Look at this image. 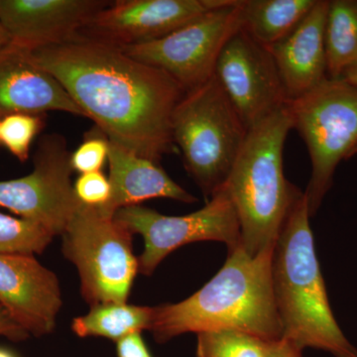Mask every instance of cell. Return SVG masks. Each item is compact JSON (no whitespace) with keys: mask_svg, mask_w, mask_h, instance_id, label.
Masks as SVG:
<instances>
[{"mask_svg":"<svg viewBox=\"0 0 357 357\" xmlns=\"http://www.w3.org/2000/svg\"><path fill=\"white\" fill-rule=\"evenodd\" d=\"M29 52L107 139L155 163L174 152L171 119L185 91L166 73L79 35Z\"/></svg>","mask_w":357,"mask_h":357,"instance_id":"cell-1","label":"cell"},{"mask_svg":"<svg viewBox=\"0 0 357 357\" xmlns=\"http://www.w3.org/2000/svg\"><path fill=\"white\" fill-rule=\"evenodd\" d=\"M274 246L255 256L241 245L229 250L222 269L198 292L182 302L157 306L150 331L156 342L218 330L239 331L270 342L281 340L283 328L272 282Z\"/></svg>","mask_w":357,"mask_h":357,"instance_id":"cell-2","label":"cell"},{"mask_svg":"<svg viewBox=\"0 0 357 357\" xmlns=\"http://www.w3.org/2000/svg\"><path fill=\"white\" fill-rule=\"evenodd\" d=\"M306 195L282 227L272 257L275 303L284 340L298 349H321L335 357H357L331 307L314 249Z\"/></svg>","mask_w":357,"mask_h":357,"instance_id":"cell-3","label":"cell"},{"mask_svg":"<svg viewBox=\"0 0 357 357\" xmlns=\"http://www.w3.org/2000/svg\"><path fill=\"white\" fill-rule=\"evenodd\" d=\"M291 129L287 105L249 129L225 184L241 225V245L250 256L275 245L304 194L284 175V145Z\"/></svg>","mask_w":357,"mask_h":357,"instance_id":"cell-4","label":"cell"},{"mask_svg":"<svg viewBox=\"0 0 357 357\" xmlns=\"http://www.w3.org/2000/svg\"><path fill=\"white\" fill-rule=\"evenodd\" d=\"M171 133L208 202L227 183L248 133L215 75L185 93L174 109Z\"/></svg>","mask_w":357,"mask_h":357,"instance_id":"cell-5","label":"cell"},{"mask_svg":"<svg viewBox=\"0 0 357 357\" xmlns=\"http://www.w3.org/2000/svg\"><path fill=\"white\" fill-rule=\"evenodd\" d=\"M294 129L306 143L312 173L305 195L314 217L333 183L340 162L357 154V86L326 79L288 102Z\"/></svg>","mask_w":357,"mask_h":357,"instance_id":"cell-6","label":"cell"},{"mask_svg":"<svg viewBox=\"0 0 357 357\" xmlns=\"http://www.w3.org/2000/svg\"><path fill=\"white\" fill-rule=\"evenodd\" d=\"M132 236L114 217L79 204L63 237V253L77 267L81 293L91 307L126 303L139 272Z\"/></svg>","mask_w":357,"mask_h":357,"instance_id":"cell-7","label":"cell"},{"mask_svg":"<svg viewBox=\"0 0 357 357\" xmlns=\"http://www.w3.org/2000/svg\"><path fill=\"white\" fill-rule=\"evenodd\" d=\"M241 27V0H230L162 38L119 48L134 60L166 73L188 93L215 75L220 51Z\"/></svg>","mask_w":357,"mask_h":357,"instance_id":"cell-8","label":"cell"},{"mask_svg":"<svg viewBox=\"0 0 357 357\" xmlns=\"http://www.w3.org/2000/svg\"><path fill=\"white\" fill-rule=\"evenodd\" d=\"M114 218L144 239L138 263L145 276L153 274L167 256L187 244L218 241L227 244L229 250L241 245V225L225 185L204 208L189 215L171 217L145 206H131L117 211Z\"/></svg>","mask_w":357,"mask_h":357,"instance_id":"cell-9","label":"cell"},{"mask_svg":"<svg viewBox=\"0 0 357 357\" xmlns=\"http://www.w3.org/2000/svg\"><path fill=\"white\" fill-rule=\"evenodd\" d=\"M65 140L43 138L29 175L0 182V208L43 227L52 236H62L79 208L70 183L72 166Z\"/></svg>","mask_w":357,"mask_h":357,"instance_id":"cell-10","label":"cell"},{"mask_svg":"<svg viewBox=\"0 0 357 357\" xmlns=\"http://www.w3.org/2000/svg\"><path fill=\"white\" fill-rule=\"evenodd\" d=\"M215 76L248 130L288 103L271 52L243 27L223 46Z\"/></svg>","mask_w":357,"mask_h":357,"instance_id":"cell-11","label":"cell"},{"mask_svg":"<svg viewBox=\"0 0 357 357\" xmlns=\"http://www.w3.org/2000/svg\"><path fill=\"white\" fill-rule=\"evenodd\" d=\"M230 0H119L96 13L79 36L114 46L162 38Z\"/></svg>","mask_w":357,"mask_h":357,"instance_id":"cell-12","label":"cell"},{"mask_svg":"<svg viewBox=\"0 0 357 357\" xmlns=\"http://www.w3.org/2000/svg\"><path fill=\"white\" fill-rule=\"evenodd\" d=\"M0 305L29 335H49L63 305L57 276L34 255L0 253Z\"/></svg>","mask_w":357,"mask_h":357,"instance_id":"cell-13","label":"cell"},{"mask_svg":"<svg viewBox=\"0 0 357 357\" xmlns=\"http://www.w3.org/2000/svg\"><path fill=\"white\" fill-rule=\"evenodd\" d=\"M109 4L102 0H0V22L11 43L32 50L74 38Z\"/></svg>","mask_w":357,"mask_h":357,"instance_id":"cell-14","label":"cell"},{"mask_svg":"<svg viewBox=\"0 0 357 357\" xmlns=\"http://www.w3.org/2000/svg\"><path fill=\"white\" fill-rule=\"evenodd\" d=\"M68 112L86 116L64 86L13 43L0 50V119L13 114Z\"/></svg>","mask_w":357,"mask_h":357,"instance_id":"cell-15","label":"cell"},{"mask_svg":"<svg viewBox=\"0 0 357 357\" xmlns=\"http://www.w3.org/2000/svg\"><path fill=\"white\" fill-rule=\"evenodd\" d=\"M328 0H318L304 20L269 50L288 102L306 95L328 79L326 22Z\"/></svg>","mask_w":357,"mask_h":357,"instance_id":"cell-16","label":"cell"},{"mask_svg":"<svg viewBox=\"0 0 357 357\" xmlns=\"http://www.w3.org/2000/svg\"><path fill=\"white\" fill-rule=\"evenodd\" d=\"M109 163L112 195L109 203L98 208L105 215L114 217L121 208L140 206V203L150 199H171L185 204L198 201L178 185L158 163L143 158L112 141Z\"/></svg>","mask_w":357,"mask_h":357,"instance_id":"cell-17","label":"cell"},{"mask_svg":"<svg viewBox=\"0 0 357 357\" xmlns=\"http://www.w3.org/2000/svg\"><path fill=\"white\" fill-rule=\"evenodd\" d=\"M318 0H241V27L267 48L286 38Z\"/></svg>","mask_w":357,"mask_h":357,"instance_id":"cell-18","label":"cell"},{"mask_svg":"<svg viewBox=\"0 0 357 357\" xmlns=\"http://www.w3.org/2000/svg\"><path fill=\"white\" fill-rule=\"evenodd\" d=\"M155 316L156 307L105 303L74 319L72 330L79 337H102L119 342L131 333L151 331Z\"/></svg>","mask_w":357,"mask_h":357,"instance_id":"cell-19","label":"cell"},{"mask_svg":"<svg viewBox=\"0 0 357 357\" xmlns=\"http://www.w3.org/2000/svg\"><path fill=\"white\" fill-rule=\"evenodd\" d=\"M325 39L328 79H340L357 59V0L328 1Z\"/></svg>","mask_w":357,"mask_h":357,"instance_id":"cell-20","label":"cell"},{"mask_svg":"<svg viewBox=\"0 0 357 357\" xmlns=\"http://www.w3.org/2000/svg\"><path fill=\"white\" fill-rule=\"evenodd\" d=\"M197 335V357H269L271 342L250 333L218 330Z\"/></svg>","mask_w":357,"mask_h":357,"instance_id":"cell-21","label":"cell"},{"mask_svg":"<svg viewBox=\"0 0 357 357\" xmlns=\"http://www.w3.org/2000/svg\"><path fill=\"white\" fill-rule=\"evenodd\" d=\"M53 236L38 223L0 213V253L34 255L42 253Z\"/></svg>","mask_w":357,"mask_h":357,"instance_id":"cell-22","label":"cell"},{"mask_svg":"<svg viewBox=\"0 0 357 357\" xmlns=\"http://www.w3.org/2000/svg\"><path fill=\"white\" fill-rule=\"evenodd\" d=\"M40 114H13L1 117L0 143L21 162L29 157L33 140L43 128Z\"/></svg>","mask_w":357,"mask_h":357,"instance_id":"cell-23","label":"cell"},{"mask_svg":"<svg viewBox=\"0 0 357 357\" xmlns=\"http://www.w3.org/2000/svg\"><path fill=\"white\" fill-rule=\"evenodd\" d=\"M109 140L107 136L86 138L70 156L73 171L81 174L98 172L109 160Z\"/></svg>","mask_w":357,"mask_h":357,"instance_id":"cell-24","label":"cell"},{"mask_svg":"<svg viewBox=\"0 0 357 357\" xmlns=\"http://www.w3.org/2000/svg\"><path fill=\"white\" fill-rule=\"evenodd\" d=\"M74 191L79 203L100 208L109 203L112 187L109 178L98 171L81 174L75 183Z\"/></svg>","mask_w":357,"mask_h":357,"instance_id":"cell-25","label":"cell"},{"mask_svg":"<svg viewBox=\"0 0 357 357\" xmlns=\"http://www.w3.org/2000/svg\"><path fill=\"white\" fill-rule=\"evenodd\" d=\"M119 357H153L148 351L141 333H131L116 342Z\"/></svg>","mask_w":357,"mask_h":357,"instance_id":"cell-26","label":"cell"},{"mask_svg":"<svg viewBox=\"0 0 357 357\" xmlns=\"http://www.w3.org/2000/svg\"><path fill=\"white\" fill-rule=\"evenodd\" d=\"M0 335H3L13 340H22L29 337V333L22 328L7 312L6 310L0 305Z\"/></svg>","mask_w":357,"mask_h":357,"instance_id":"cell-27","label":"cell"},{"mask_svg":"<svg viewBox=\"0 0 357 357\" xmlns=\"http://www.w3.org/2000/svg\"><path fill=\"white\" fill-rule=\"evenodd\" d=\"M269 357H303V351L288 340L281 338L271 342Z\"/></svg>","mask_w":357,"mask_h":357,"instance_id":"cell-28","label":"cell"},{"mask_svg":"<svg viewBox=\"0 0 357 357\" xmlns=\"http://www.w3.org/2000/svg\"><path fill=\"white\" fill-rule=\"evenodd\" d=\"M340 79L347 82V83L357 86V59L351 66L344 70Z\"/></svg>","mask_w":357,"mask_h":357,"instance_id":"cell-29","label":"cell"},{"mask_svg":"<svg viewBox=\"0 0 357 357\" xmlns=\"http://www.w3.org/2000/svg\"><path fill=\"white\" fill-rule=\"evenodd\" d=\"M10 37H9L8 33H7L6 30L4 29L3 26H2L1 22H0V50L6 45L10 43Z\"/></svg>","mask_w":357,"mask_h":357,"instance_id":"cell-30","label":"cell"},{"mask_svg":"<svg viewBox=\"0 0 357 357\" xmlns=\"http://www.w3.org/2000/svg\"><path fill=\"white\" fill-rule=\"evenodd\" d=\"M0 357H15L11 352L6 351V349H0Z\"/></svg>","mask_w":357,"mask_h":357,"instance_id":"cell-31","label":"cell"},{"mask_svg":"<svg viewBox=\"0 0 357 357\" xmlns=\"http://www.w3.org/2000/svg\"><path fill=\"white\" fill-rule=\"evenodd\" d=\"M0 121H1V119H0Z\"/></svg>","mask_w":357,"mask_h":357,"instance_id":"cell-32","label":"cell"}]
</instances>
